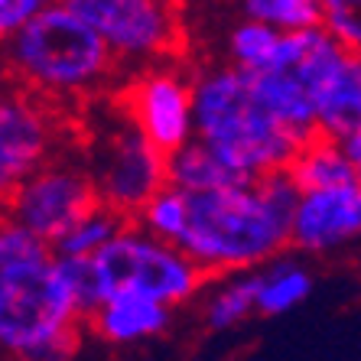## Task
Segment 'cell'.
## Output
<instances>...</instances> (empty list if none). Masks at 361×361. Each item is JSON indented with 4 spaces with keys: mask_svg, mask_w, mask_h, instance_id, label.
Listing matches in <instances>:
<instances>
[{
    "mask_svg": "<svg viewBox=\"0 0 361 361\" xmlns=\"http://www.w3.org/2000/svg\"><path fill=\"white\" fill-rule=\"evenodd\" d=\"M296 195L300 189L286 169L185 195V228L176 247L205 277L257 270L264 261L290 251Z\"/></svg>",
    "mask_w": 361,
    "mask_h": 361,
    "instance_id": "cell-1",
    "label": "cell"
},
{
    "mask_svg": "<svg viewBox=\"0 0 361 361\" xmlns=\"http://www.w3.org/2000/svg\"><path fill=\"white\" fill-rule=\"evenodd\" d=\"M0 82L56 104L98 94L118 75V66L92 26L62 0H49L0 42Z\"/></svg>",
    "mask_w": 361,
    "mask_h": 361,
    "instance_id": "cell-2",
    "label": "cell"
},
{
    "mask_svg": "<svg viewBox=\"0 0 361 361\" xmlns=\"http://www.w3.org/2000/svg\"><path fill=\"white\" fill-rule=\"evenodd\" d=\"M192 137L244 183L286 169L300 150V140L254 98L251 75L235 66L192 75Z\"/></svg>",
    "mask_w": 361,
    "mask_h": 361,
    "instance_id": "cell-3",
    "label": "cell"
},
{
    "mask_svg": "<svg viewBox=\"0 0 361 361\" xmlns=\"http://www.w3.org/2000/svg\"><path fill=\"white\" fill-rule=\"evenodd\" d=\"M82 316L56 257L0 264V355L10 361H72Z\"/></svg>",
    "mask_w": 361,
    "mask_h": 361,
    "instance_id": "cell-4",
    "label": "cell"
},
{
    "mask_svg": "<svg viewBox=\"0 0 361 361\" xmlns=\"http://www.w3.org/2000/svg\"><path fill=\"white\" fill-rule=\"evenodd\" d=\"M352 56L355 52L338 46L322 26L280 33L267 66L261 72H247L254 98L290 137L300 143L310 140L316 137V111L322 94Z\"/></svg>",
    "mask_w": 361,
    "mask_h": 361,
    "instance_id": "cell-5",
    "label": "cell"
},
{
    "mask_svg": "<svg viewBox=\"0 0 361 361\" xmlns=\"http://www.w3.org/2000/svg\"><path fill=\"white\" fill-rule=\"evenodd\" d=\"M82 163L98 205L118 212L127 221H134L143 202L166 185V153L137 130L121 101H111V108L101 111L98 124H92Z\"/></svg>",
    "mask_w": 361,
    "mask_h": 361,
    "instance_id": "cell-6",
    "label": "cell"
},
{
    "mask_svg": "<svg viewBox=\"0 0 361 361\" xmlns=\"http://www.w3.org/2000/svg\"><path fill=\"white\" fill-rule=\"evenodd\" d=\"M94 264H98L108 296L118 293V290H130V293L166 302L169 310L195 300L205 280H209L176 244H166L160 238L147 235L134 221H127L118 235L94 254Z\"/></svg>",
    "mask_w": 361,
    "mask_h": 361,
    "instance_id": "cell-7",
    "label": "cell"
},
{
    "mask_svg": "<svg viewBox=\"0 0 361 361\" xmlns=\"http://www.w3.org/2000/svg\"><path fill=\"white\" fill-rule=\"evenodd\" d=\"M92 26L118 72L134 75L166 62L183 46V20L176 0H62Z\"/></svg>",
    "mask_w": 361,
    "mask_h": 361,
    "instance_id": "cell-8",
    "label": "cell"
},
{
    "mask_svg": "<svg viewBox=\"0 0 361 361\" xmlns=\"http://www.w3.org/2000/svg\"><path fill=\"white\" fill-rule=\"evenodd\" d=\"M94 205H98V195H94L82 157L52 153L39 169H33L13 189V195L4 202L0 212L23 225L30 235L46 241L52 251V244Z\"/></svg>",
    "mask_w": 361,
    "mask_h": 361,
    "instance_id": "cell-9",
    "label": "cell"
},
{
    "mask_svg": "<svg viewBox=\"0 0 361 361\" xmlns=\"http://www.w3.org/2000/svg\"><path fill=\"white\" fill-rule=\"evenodd\" d=\"M52 153H59V114L52 104L0 82V209Z\"/></svg>",
    "mask_w": 361,
    "mask_h": 361,
    "instance_id": "cell-10",
    "label": "cell"
},
{
    "mask_svg": "<svg viewBox=\"0 0 361 361\" xmlns=\"http://www.w3.org/2000/svg\"><path fill=\"white\" fill-rule=\"evenodd\" d=\"M121 108L160 153L192 140V75L173 62H157L130 75Z\"/></svg>",
    "mask_w": 361,
    "mask_h": 361,
    "instance_id": "cell-11",
    "label": "cell"
},
{
    "mask_svg": "<svg viewBox=\"0 0 361 361\" xmlns=\"http://www.w3.org/2000/svg\"><path fill=\"white\" fill-rule=\"evenodd\" d=\"M361 235V183L302 189L290 215V251L329 257L352 247Z\"/></svg>",
    "mask_w": 361,
    "mask_h": 361,
    "instance_id": "cell-12",
    "label": "cell"
},
{
    "mask_svg": "<svg viewBox=\"0 0 361 361\" xmlns=\"http://www.w3.org/2000/svg\"><path fill=\"white\" fill-rule=\"evenodd\" d=\"M92 332L108 345H137L147 338L163 336L173 326V310L166 302H157L150 296L118 290L101 302L98 310L88 316Z\"/></svg>",
    "mask_w": 361,
    "mask_h": 361,
    "instance_id": "cell-13",
    "label": "cell"
},
{
    "mask_svg": "<svg viewBox=\"0 0 361 361\" xmlns=\"http://www.w3.org/2000/svg\"><path fill=\"white\" fill-rule=\"evenodd\" d=\"M254 280H257L254 310L261 316H283L312 293V270L300 254L283 251L277 257L264 261L254 270Z\"/></svg>",
    "mask_w": 361,
    "mask_h": 361,
    "instance_id": "cell-14",
    "label": "cell"
},
{
    "mask_svg": "<svg viewBox=\"0 0 361 361\" xmlns=\"http://www.w3.org/2000/svg\"><path fill=\"white\" fill-rule=\"evenodd\" d=\"M286 173H290V179L296 183L300 192L302 189H326V185L361 183V169L345 157L342 147L319 134L300 143V150H296V157L290 160Z\"/></svg>",
    "mask_w": 361,
    "mask_h": 361,
    "instance_id": "cell-15",
    "label": "cell"
},
{
    "mask_svg": "<svg viewBox=\"0 0 361 361\" xmlns=\"http://www.w3.org/2000/svg\"><path fill=\"white\" fill-rule=\"evenodd\" d=\"M361 130V59L355 52L326 88L316 111V134L342 140L345 134Z\"/></svg>",
    "mask_w": 361,
    "mask_h": 361,
    "instance_id": "cell-16",
    "label": "cell"
},
{
    "mask_svg": "<svg viewBox=\"0 0 361 361\" xmlns=\"http://www.w3.org/2000/svg\"><path fill=\"white\" fill-rule=\"evenodd\" d=\"M244 183L238 179L215 153L202 140H185L183 147L166 153V185L179 189V192H209V189H221V185Z\"/></svg>",
    "mask_w": 361,
    "mask_h": 361,
    "instance_id": "cell-17",
    "label": "cell"
},
{
    "mask_svg": "<svg viewBox=\"0 0 361 361\" xmlns=\"http://www.w3.org/2000/svg\"><path fill=\"white\" fill-rule=\"evenodd\" d=\"M254 296H257V280L254 270H235V274H221L219 283L205 293L202 302V322L212 332H228V329L241 326L244 319H251L254 312Z\"/></svg>",
    "mask_w": 361,
    "mask_h": 361,
    "instance_id": "cell-18",
    "label": "cell"
},
{
    "mask_svg": "<svg viewBox=\"0 0 361 361\" xmlns=\"http://www.w3.org/2000/svg\"><path fill=\"white\" fill-rule=\"evenodd\" d=\"M124 225L127 219H121L118 212L94 205V209H88L75 225L68 228L59 241L52 244V254H59V257H94Z\"/></svg>",
    "mask_w": 361,
    "mask_h": 361,
    "instance_id": "cell-19",
    "label": "cell"
},
{
    "mask_svg": "<svg viewBox=\"0 0 361 361\" xmlns=\"http://www.w3.org/2000/svg\"><path fill=\"white\" fill-rule=\"evenodd\" d=\"M280 42V30L257 20H238L228 33V66L241 72H261Z\"/></svg>",
    "mask_w": 361,
    "mask_h": 361,
    "instance_id": "cell-20",
    "label": "cell"
},
{
    "mask_svg": "<svg viewBox=\"0 0 361 361\" xmlns=\"http://www.w3.org/2000/svg\"><path fill=\"white\" fill-rule=\"evenodd\" d=\"M244 20H257L267 23L280 33H293V30H310L322 23L319 0H238Z\"/></svg>",
    "mask_w": 361,
    "mask_h": 361,
    "instance_id": "cell-21",
    "label": "cell"
},
{
    "mask_svg": "<svg viewBox=\"0 0 361 361\" xmlns=\"http://www.w3.org/2000/svg\"><path fill=\"white\" fill-rule=\"evenodd\" d=\"M134 225L160 241L176 244L185 228V192L173 189V185L157 189L134 215Z\"/></svg>",
    "mask_w": 361,
    "mask_h": 361,
    "instance_id": "cell-22",
    "label": "cell"
},
{
    "mask_svg": "<svg viewBox=\"0 0 361 361\" xmlns=\"http://www.w3.org/2000/svg\"><path fill=\"white\" fill-rule=\"evenodd\" d=\"M52 257H56V267H59L62 280L68 286V296H72L78 316L85 322L101 302L108 300V290H104V280L98 274V264H94V257H59V254H52Z\"/></svg>",
    "mask_w": 361,
    "mask_h": 361,
    "instance_id": "cell-23",
    "label": "cell"
},
{
    "mask_svg": "<svg viewBox=\"0 0 361 361\" xmlns=\"http://www.w3.org/2000/svg\"><path fill=\"white\" fill-rule=\"evenodd\" d=\"M322 7V30L338 46L358 52L361 46V0H319Z\"/></svg>",
    "mask_w": 361,
    "mask_h": 361,
    "instance_id": "cell-24",
    "label": "cell"
},
{
    "mask_svg": "<svg viewBox=\"0 0 361 361\" xmlns=\"http://www.w3.org/2000/svg\"><path fill=\"white\" fill-rule=\"evenodd\" d=\"M49 0H0V42L7 39L17 26H23L26 20L39 13Z\"/></svg>",
    "mask_w": 361,
    "mask_h": 361,
    "instance_id": "cell-25",
    "label": "cell"
},
{
    "mask_svg": "<svg viewBox=\"0 0 361 361\" xmlns=\"http://www.w3.org/2000/svg\"><path fill=\"white\" fill-rule=\"evenodd\" d=\"M338 147H342V153L348 157V160L355 163V166L361 169V130H355V134H345L342 140H336Z\"/></svg>",
    "mask_w": 361,
    "mask_h": 361,
    "instance_id": "cell-26",
    "label": "cell"
}]
</instances>
